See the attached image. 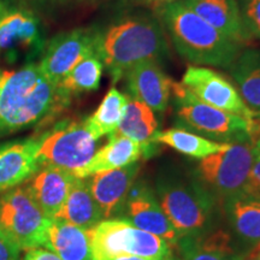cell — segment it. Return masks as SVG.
<instances>
[{
  "instance_id": "32",
  "label": "cell",
  "mask_w": 260,
  "mask_h": 260,
  "mask_svg": "<svg viewBox=\"0 0 260 260\" xmlns=\"http://www.w3.org/2000/svg\"><path fill=\"white\" fill-rule=\"evenodd\" d=\"M23 260H61L57 254L51 252L45 247H38V248L29 249L25 253Z\"/></svg>"
},
{
  "instance_id": "24",
  "label": "cell",
  "mask_w": 260,
  "mask_h": 260,
  "mask_svg": "<svg viewBox=\"0 0 260 260\" xmlns=\"http://www.w3.org/2000/svg\"><path fill=\"white\" fill-rule=\"evenodd\" d=\"M224 203L228 220L236 236L252 245L260 241V195L239 194Z\"/></svg>"
},
{
  "instance_id": "2",
  "label": "cell",
  "mask_w": 260,
  "mask_h": 260,
  "mask_svg": "<svg viewBox=\"0 0 260 260\" xmlns=\"http://www.w3.org/2000/svg\"><path fill=\"white\" fill-rule=\"evenodd\" d=\"M162 25L148 14L128 15L99 31L98 57L118 82L124 75L145 60L159 61L168 53Z\"/></svg>"
},
{
  "instance_id": "11",
  "label": "cell",
  "mask_w": 260,
  "mask_h": 260,
  "mask_svg": "<svg viewBox=\"0 0 260 260\" xmlns=\"http://www.w3.org/2000/svg\"><path fill=\"white\" fill-rule=\"evenodd\" d=\"M45 40L40 21L28 9L5 8L0 15V61L29 59L42 54Z\"/></svg>"
},
{
  "instance_id": "3",
  "label": "cell",
  "mask_w": 260,
  "mask_h": 260,
  "mask_svg": "<svg viewBox=\"0 0 260 260\" xmlns=\"http://www.w3.org/2000/svg\"><path fill=\"white\" fill-rule=\"evenodd\" d=\"M159 14L177 52L190 63L229 69L242 51V45L220 34L184 2L168 3Z\"/></svg>"
},
{
  "instance_id": "34",
  "label": "cell",
  "mask_w": 260,
  "mask_h": 260,
  "mask_svg": "<svg viewBox=\"0 0 260 260\" xmlns=\"http://www.w3.org/2000/svg\"><path fill=\"white\" fill-rule=\"evenodd\" d=\"M112 260H157V259L144 258V256H138V255H119L117 256V258H113Z\"/></svg>"
},
{
  "instance_id": "26",
  "label": "cell",
  "mask_w": 260,
  "mask_h": 260,
  "mask_svg": "<svg viewBox=\"0 0 260 260\" xmlns=\"http://www.w3.org/2000/svg\"><path fill=\"white\" fill-rule=\"evenodd\" d=\"M153 142L167 145L177 151L178 153L197 159H203L207 155L217 153L230 146V144L212 141L199 134L191 133L188 129L182 128H172L164 132H158L154 135Z\"/></svg>"
},
{
  "instance_id": "6",
  "label": "cell",
  "mask_w": 260,
  "mask_h": 260,
  "mask_svg": "<svg viewBox=\"0 0 260 260\" xmlns=\"http://www.w3.org/2000/svg\"><path fill=\"white\" fill-rule=\"evenodd\" d=\"M90 260H112L119 255H138L164 260L172 255L170 243L139 229L122 218L103 219L89 230Z\"/></svg>"
},
{
  "instance_id": "8",
  "label": "cell",
  "mask_w": 260,
  "mask_h": 260,
  "mask_svg": "<svg viewBox=\"0 0 260 260\" xmlns=\"http://www.w3.org/2000/svg\"><path fill=\"white\" fill-rule=\"evenodd\" d=\"M38 138L41 167L60 168L74 176L96 152L98 140L81 121H63Z\"/></svg>"
},
{
  "instance_id": "23",
  "label": "cell",
  "mask_w": 260,
  "mask_h": 260,
  "mask_svg": "<svg viewBox=\"0 0 260 260\" xmlns=\"http://www.w3.org/2000/svg\"><path fill=\"white\" fill-rule=\"evenodd\" d=\"M56 218L86 230H90L104 219L102 211L89 189L87 177L74 178L69 194Z\"/></svg>"
},
{
  "instance_id": "39",
  "label": "cell",
  "mask_w": 260,
  "mask_h": 260,
  "mask_svg": "<svg viewBox=\"0 0 260 260\" xmlns=\"http://www.w3.org/2000/svg\"><path fill=\"white\" fill-rule=\"evenodd\" d=\"M164 260H178V259H175V258H174V256H172V255H170V256H168V258H165Z\"/></svg>"
},
{
  "instance_id": "15",
  "label": "cell",
  "mask_w": 260,
  "mask_h": 260,
  "mask_svg": "<svg viewBox=\"0 0 260 260\" xmlns=\"http://www.w3.org/2000/svg\"><path fill=\"white\" fill-rule=\"evenodd\" d=\"M124 77L133 99L144 103L153 111L167 110L174 81L162 71L158 61H141L133 67Z\"/></svg>"
},
{
  "instance_id": "4",
  "label": "cell",
  "mask_w": 260,
  "mask_h": 260,
  "mask_svg": "<svg viewBox=\"0 0 260 260\" xmlns=\"http://www.w3.org/2000/svg\"><path fill=\"white\" fill-rule=\"evenodd\" d=\"M155 195L182 237L209 233L214 220L217 198L197 176L177 172L161 174L155 183Z\"/></svg>"
},
{
  "instance_id": "30",
  "label": "cell",
  "mask_w": 260,
  "mask_h": 260,
  "mask_svg": "<svg viewBox=\"0 0 260 260\" xmlns=\"http://www.w3.org/2000/svg\"><path fill=\"white\" fill-rule=\"evenodd\" d=\"M241 194L260 195V136L253 144V162Z\"/></svg>"
},
{
  "instance_id": "17",
  "label": "cell",
  "mask_w": 260,
  "mask_h": 260,
  "mask_svg": "<svg viewBox=\"0 0 260 260\" xmlns=\"http://www.w3.org/2000/svg\"><path fill=\"white\" fill-rule=\"evenodd\" d=\"M75 177L63 169L45 165L25 182V186L42 212L53 219L63 206Z\"/></svg>"
},
{
  "instance_id": "18",
  "label": "cell",
  "mask_w": 260,
  "mask_h": 260,
  "mask_svg": "<svg viewBox=\"0 0 260 260\" xmlns=\"http://www.w3.org/2000/svg\"><path fill=\"white\" fill-rule=\"evenodd\" d=\"M199 17L230 40L245 46L252 40L247 32L237 0H183Z\"/></svg>"
},
{
  "instance_id": "31",
  "label": "cell",
  "mask_w": 260,
  "mask_h": 260,
  "mask_svg": "<svg viewBox=\"0 0 260 260\" xmlns=\"http://www.w3.org/2000/svg\"><path fill=\"white\" fill-rule=\"evenodd\" d=\"M19 252L21 249L0 232V260H18Z\"/></svg>"
},
{
  "instance_id": "10",
  "label": "cell",
  "mask_w": 260,
  "mask_h": 260,
  "mask_svg": "<svg viewBox=\"0 0 260 260\" xmlns=\"http://www.w3.org/2000/svg\"><path fill=\"white\" fill-rule=\"evenodd\" d=\"M99 31L96 28H76L52 38L45 45L38 63L42 74L58 84L80 61L98 57Z\"/></svg>"
},
{
  "instance_id": "1",
  "label": "cell",
  "mask_w": 260,
  "mask_h": 260,
  "mask_svg": "<svg viewBox=\"0 0 260 260\" xmlns=\"http://www.w3.org/2000/svg\"><path fill=\"white\" fill-rule=\"evenodd\" d=\"M70 99L42 74L38 63L16 69L0 67V138L50 122Z\"/></svg>"
},
{
  "instance_id": "22",
  "label": "cell",
  "mask_w": 260,
  "mask_h": 260,
  "mask_svg": "<svg viewBox=\"0 0 260 260\" xmlns=\"http://www.w3.org/2000/svg\"><path fill=\"white\" fill-rule=\"evenodd\" d=\"M157 133L158 122L153 110L139 100L129 99L122 121L113 134L126 136L138 142L144 152V157L148 158L154 153L153 138Z\"/></svg>"
},
{
  "instance_id": "37",
  "label": "cell",
  "mask_w": 260,
  "mask_h": 260,
  "mask_svg": "<svg viewBox=\"0 0 260 260\" xmlns=\"http://www.w3.org/2000/svg\"><path fill=\"white\" fill-rule=\"evenodd\" d=\"M251 253H260V241H258L255 245H253L252 249L249 251Z\"/></svg>"
},
{
  "instance_id": "33",
  "label": "cell",
  "mask_w": 260,
  "mask_h": 260,
  "mask_svg": "<svg viewBox=\"0 0 260 260\" xmlns=\"http://www.w3.org/2000/svg\"><path fill=\"white\" fill-rule=\"evenodd\" d=\"M27 4L38 6V8H53V6L65 5L73 0H23Z\"/></svg>"
},
{
  "instance_id": "28",
  "label": "cell",
  "mask_w": 260,
  "mask_h": 260,
  "mask_svg": "<svg viewBox=\"0 0 260 260\" xmlns=\"http://www.w3.org/2000/svg\"><path fill=\"white\" fill-rule=\"evenodd\" d=\"M104 65L96 56L80 61L63 80L58 83L61 92L73 96L75 94L90 92L99 88Z\"/></svg>"
},
{
  "instance_id": "5",
  "label": "cell",
  "mask_w": 260,
  "mask_h": 260,
  "mask_svg": "<svg viewBox=\"0 0 260 260\" xmlns=\"http://www.w3.org/2000/svg\"><path fill=\"white\" fill-rule=\"evenodd\" d=\"M172 90L177 98V118L186 129L222 144L254 142L259 138L260 117L247 119L201 103L181 83L174 82Z\"/></svg>"
},
{
  "instance_id": "7",
  "label": "cell",
  "mask_w": 260,
  "mask_h": 260,
  "mask_svg": "<svg viewBox=\"0 0 260 260\" xmlns=\"http://www.w3.org/2000/svg\"><path fill=\"white\" fill-rule=\"evenodd\" d=\"M50 223L25 183L0 194V232L21 251L45 247Z\"/></svg>"
},
{
  "instance_id": "9",
  "label": "cell",
  "mask_w": 260,
  "mask_h": 260,
  "mask_svg": "<svg viewBox=\"0 0 260 260\" xmlns=\"http://www.w3.org/2000/svg\"><path fill=\"white\" fill-rule=\"evenodd\" d=\"M253 144L234 142L226 149L203 158L195 176L223 203L241 194L252 168Z\"/></svg>"
},
{
  "instance_id": "19",
  "label": "cell",
  "mask_w": 260,
  "mask_h": 260,
  "mask_svg": "<svg viewBox=\"0 0 260 260\" xmlns=\"http://www.w3.org/2000/svg\"><path fill=\"white\" fill-rule=\"evenodd\" d=\"M181 260H240L234 240L224 230H214L195 236H183L177 242Z\"/></svg>"
},
{
  "instance_id": "27",
  "label": "cell",
  "mask_w": 260,
  "mask_h": 260,
  "mask_svg": "<svg viewBox=\"0 0 260 260\" xmlns=\"http://www.w3.org/2000/svg\"><path fill=\"white\" fill-rule=\"evenodd\" d=\"M128 102L129 96L112 87L95 112L83 121L84 125L96 140L103 136H110L118 128Z\"/></svg>"
},
{
  "instance_id": "35",
  "label": "cell",
  "mask_w": 260,
  "mask_h": 260,
  "mask_svg": "<svg viewBox=\"0 0 260 260\" xmlns=\"http://www.w3.org/2000/svg\"><path fill=\"white\" fill-rule=\"evenodd\" d=\"M240 260H260V253L248 252L247 254H243Z\"/></svg>"
},
{
  "instance_id": "14",
  "label": "cell",
  "mask_w": 260,
  "mask_h": 260,
  "mask_svg": "<svg viewBox=\"0 0 260 260\" xmlns=\"http://www.w3.org/2000/svg\"><path fill=\"white\" fill-rule=\"evenodd\" d=\"M139 171L140 164L134 162L128 167L100 171L87 177L89 189L102 211L104 219L121 217L129 190Z\"/></svg>"
},
{
  "instance_id": "40",
  "label": "cell",
  "mask_w": 260,
  "mask_h": 260,
  "mask_svg": "<svg viewBox=\"0 0 260 260\" xmlns=\"http://www.w3.org/2000/svg\"><path fill=\"white\" fill-rule=\"evenodd\" d=\"M172 2H176V0H167V4L168 3H172Z\"/></svg>"
},
{
  "instance_id": "16",
  "label": "cell",
  "mask_w": 260,
  "mask_h": 260,
  "mask_svg": "<svg viewBox=\"0 0 260 260\" xmlns=\"http://www.w3.org/2000/svg\"><path fill=\"white\" fill-rule=\"evenodd\" d=\"M38 149V136L0 145V194L25 183L40 169Z\"/></svg>"
},
{
  "instance_id": "13",
  "label": "cell",
  "mask_w": 260,
  "mask_h": 260,
  "mask_svg": "<svg viewBox=\"0 0 260 260\" xmlns=\"http://www.w3.org/2000/svg\"><path fill=\"white\" fill-rule=\"evenodd\" d=\"M119 218L144 232L159 236L172 247H176L182 237L164 213L154 191L142 182L134 183L130 188Z\"/></svg>"
},
{
  "instance_id": "38",
  "label": "cell",
  "mask_w": 260,
  "mask_h": 260,
  "mask_svg": "<svg viewBox=\"0 0 260 260\" xmlns=\"http://www.w3.org/2000/svg\"><path fill=\"white\" fill-rule=\"evenodd\" d=\"M5 8H6V6L4 4V2H3V0H0V15L3 14V11H4Z\"/></svg>"
},
{
  "instance_id": "12",
  "label": "cell",
  "mask_w": 260,
  "mask_h": 260,
  "mask_svg": "<svg viewBox=\"0 0 260 260\" xmlns=\"http://www.w3.org/2000/svg\"><path fill=\"white\" fill-rule=\"evenodd\" d=\"M181 84L207 105L247 119L260 117L246 105L239 90L225 76L209 68L188 67Z\"/></svg>"
},
{
  "instance_id": "29",
  "label": "cell",
  "mask_w": 260,
  "mask_h": 260,
  "mask_svg": "<svg viewBox=\"0 0 260 260\" xmlns=\"http://www.w3.org/2000/svg\"><path fill=\"white\" fill-rule=\"evenodd\" d=\"M243 24L251 39H260V0H239Z\"/></svg>"
},
{
  "instance_id": "21",
  "label": "cell",
  "mask_w": 260,
  "mask_h": 260,
  "mask_svg": "<svg viewBox=\"0 0 260 260\" xmlns=\"http://www.w3.org/2000/svg\"><path fill=\"white\" fill-rule=\"evenodd\" d=\"M45 248L61 260H90L89 230L58 218L51 219Z\"/></svg>"
},
{
  "instance_id": "20",
  "label": "cell",
  "mask_w": 260,
  "mask_h": 260,
  "mask_svg": "<svg viewBox=\"0 0 260 260\" xmlns=\"http://www.w3.org/2000/svg\"><path fill=\"white\" fill-rule=\"evenodd\" d=\"M144 157L141 146L126 136L112 134L109 136V142L95 152L86 167L81 169L75 176L84 178L100 171L115 170L138 162Z\"/></svg>"
},
{
  "instance_id": "25",
  "label": "cell",
  "mask_w": 260,
  "mask_h": 260,
  "mask_svg": "<svg viewBox=\"0 0 260 260\" xmlns=\"http://www.w3.org/2000/svg\"><path fill=\"white\" fill-rule=\"evenodd\" d=\"M229 70L243 102L260 115V51L242 50Z\"/></svg>"
},
{
  "instance_id": "36",
  "label": "cell",
  "mask_w": 260,
  "mask_h": 260,
  "mask_svg": "<svg viewBox=\"0 0 260 260\" xmlns=\"http://www.w3.org/2000/svg\"><path fill=\"white\" fill-rule=\"evenodd\" d=\"M139 3H145V4H151L154 6H159L160 4H165L167 0H138Z\"/></svg>"
}]
</instances>
